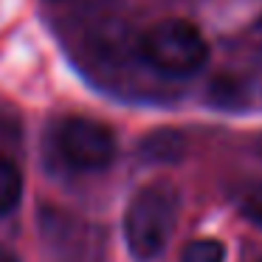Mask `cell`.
Returning <instances> with one entry per match:
<instances>
[{
    "instance_id": "1",
    "label": "cell",
    "mask_w": 262,
    "mask_h": 262,
    "mask_svg": "<svg viewBox=\"0 0 262 262\" xmlns=\"http://www.w3.org/2000/svg\"><path fill=\"white\" fill-rule=\"evenodd\" d=\"M181 194L172 183L155 181L133 194L124 211V239L138 262L155 259L169 243L178 223Z\"/></svg>"
},
{
    "instance_id": "2",
    "label": "cell",
    "mask_w": 262,
    "mask_h": 262,
    "mask_svg": "<svg viewBox=\"0 0 262 262\" xmlns=\"http://www.w3.org/2000/svg\"><path fill=\"white\" fill-rule=\"evenodd\" d=\"M138 54L155 74L164 76H192L209 62L206 37L198 26L183 17L161 20L144 31Z\"/></svg>"
},
{
    "instance_id": "3",
    "label": "cell",
    "mask_w": 262,
    "mask_h": 262,
    "mask_svg": "<svg viewBox=\"0 0 262 262\" xmlns=\"http://www.w3.org/2000/svg\"><path fill=\"white\" fill-rule=\"evenodd\" d=\"M57 152L71 169L76 172H99L107 169L116 158V136L107 124L85 119V116H71L57 124L54 133Z\"/></svg>"
},
{
    "instance_id": "4",
    "label": "cell",
    "mask_w": 262,
    "mask_h": 262,
    "mask_svg": "<svg viewBox=\"0 0 262 262\" xmlns=\"http://www.w3.org/2000/svg\"><path fill=\"white\" fill-rule=\"evenodd\" d=\"M141 158L147 161H158V164H175V161L183 158L186 152V141H183L181 133L175 130H158L152 136H147L138 147Z\"/></svg>"
},
{
    "instance_id": "5",
    "label": "cell",
    "mask_w": 262,
    "mask_h": 262,
    "mask_svg": "<svg viewBox=\"0 0 262 262\" xmlns=\"http://www.w3.org/2000/svg\"><path fill=\"white\" fill-rule=\"evenodd\" d=\"M23 198V175L9 158L0 155V217L12 214Z\"/></svg>"
},
{
    "instance_id": "6",
    "label": "cell",
    "mask_w": 262,
    "mask_h": 262,
    "mask_svg": "<svg viewBox=\"0 0 262 262\" xmlns=\"http://www.w3.org/2000/svg\"><path fill=\"white\" fill-rule=\"evenodd\" d=\"M237 209L248 223L262 228V181H251L237 192Z\"/></svg>"
},
{
    "instance_id": "7",
    "label": "cell",
    "mask_w": 262,
    "mask_h": 262,
    "mask_svg": "<svg viewBox=\"0 0 262 262\" xmlns=\"http://www.w3.org/2000/svg\"><path fill=\"white\" fill-rule=\"evenodd\" d=\"M181 262H226V248L211 237H200L183 248Z\"/></svg>"
},
{
    "instance_id": "8",
    "label": "cell",
    "mask_w": 262,
    "mask_h": 262,
    "mask_svg": "<svg viewBox=\"0 0 262 262\" xmlns=\"http://www.w3.org/2000/svg\"><path fill=\"white\" fill-rule=\"evenodd\" d=\"M0 262H20V256L14 254L12 248H6V245H0Z\"/></svg>"
}]
</instances>
